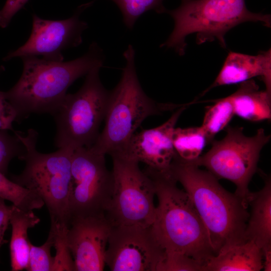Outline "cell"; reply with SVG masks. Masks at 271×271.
I'll return each mask as SVG.
<instances>
[{"label": "cell", "mask_w": 271, "mask_h": 271, "mask_svg": "<svg viewBox=\"0 0 271 271\" xmlns=\"http://www.w3.org/2000/svg\"><path fill=\"white\" fill-rule=\"evenodd\" d=\"M199 167L176 155L170 173L192 201L207 228L216 255L224 248L247 241L248 204L225 190L212 173Z\"/></svg>", "instance_id": "obj_1"}, {"label": "cell", "mask_w": 271, "mask_h": 271, "mask_svg": "<svg viewBox=\"0 0 271 271\" xmlns=\"http://www.w3.org/2000/svg\"><path fill=\"white\" fill-rule=\"evenodd\" d=\"M23 69L16 84L4 92L18 121L31 113L53 114L63 102L70 85L97 66L102 67L104 55L93 42L81 57L67 61H48L33 56L21 58Z\"/></svg>", "instance_id": "obj_2"}, {"label": "cell", "mask_w": 271, "mask_h": 271, "mask_svg": "<svg viewBox=\"0 0 271 271\" xmlns=\"http://www.w3.org/2000/svg\"><path fill=\"white\" fill-rule=\"evenodd\" d=\"M153 180L158 198L152 233L166 253L188 256L203 266L216 255L206 227L192 201L170 172L146 169Z\"/></svg>", "instance_id": "obj_3"}, {"label": "cell", "mask_w": 271, "mask_h": 271, "mask_svg": "<svg viewBox=\"0 0 271 271\" xmlns=\"http://www.w3.org/2000/svg\"><path fill=\"white\" fill-rule=\"evenodd\" d=\"M123 55L125 65L119 82L110 91L103 129L90 147L104 155L121 150L146 118L176 106L157 103L145 93L138 78L131 45Z\"/></svg>", "instance_id": "obj_4"}, {"label": "cell", "mask_w": 271, "mask_h": 271, "mask_svg": "<svg viewBox=\"0 0 271 271\" xmlns=\"http://www.w3.org/2000/svg\"><path fill=\"white\" fill-rule=\"evenodd\" d=\"M174 21L173 30L161 47L185 54L186 38L195 34L201 44L215 40L225 47V35L235 26L246 22H260L270 27V16L249 11L245 0H182L180 6L168 10Z\"/></svg>", "instance_id": "obj_5"}, {"label": "cell", "mask_w": 271, "mask_h": 271, "mask_svg": "<svg viewBox=\"0 0 271 271\" xmlns=\"http://www.w3.org/2000/svg\"><path fill=\"white\" fill-rule=\"evenodd\" d=\"M16 133L25 147V153L19 158L25 165L20 174L12 176V180L41 197L51 221L69 226V196L74 149L63 148L53 153H41L36 149V130L29 129L26 134Z\"/></svg>", "instance_id": "obj_6"}, {"label": "cell", "mask_w": 271, "mask_h": 271, "mask_svg": "<svg viewBox=\"0 0 271 271\" xmlns=\"http://www.w3.org/2000/svg\"><path fill=\"white\" fill-rule=\"evenodd\" d=\"M101 67L90 71L81 88L74 94H67L52 114L56 125L54 143L58 149L90 148L96 140L110 95L99 78Z\"/></svg>", "instance_id": "obj_7"}, {"label": "cell", "mask_w": 271, "mask_h": 271, "mask_svg": "<svg viewBox=\"0 0 271 271\" xmlns=\"http://www.w3.org/2000/svg\"><path fill=\"white\" fill-rule=\"evenodd\" d=\"M242 127H227L222 140H213L206 154L191 162L205 167L218 179L233 183L234 193L247 203L249 182L257 172L260 152L269 141L270 135L260 128L253 136L247 137Z\"/></svg>", "instance_id": "obj_8"}, {"label": "cell", "mask_w": 271, "mask_h": 271, "mask_svg": "<svg viewBox=\"0 0 271 271\" xmlns=\"http://www.w3.org/2000/svg\"><path fill=\"white\" fill-rule=\"evenodd\" d=\"M111 157L113 190L105 217L112 226L150 227L156 210L153 180L138 162Z\"/></svg>", "instance_id": "obj_9"}, {"label": "cell", "mask_w": 271, "mask_h": 271, "mask_svg": "<svg viewBox=\"0 0 271 271\" xmlns=\"http://www.w3.org/2000/svg\"><path fill=\"white\" fill-rule=\"evenodd\" d=\"M105 156L90 148L73 150L69 196V223L72 219L105 215L113 190L111 171Z\"/></svg>", "instance_id": "obj_10"}, {"label": "cell", "mask_w": 271, "mask_h": 271, "mask_svg": "<svg viewBox=\"0 0 271 271\" xmlns=\"http://www.w3.org/2000/svg\"><path fill=\"white\" fill-rule=\"evenodd\" d=\"M91 5L90 2L79 7L73 16L63 20H45L33 14L32 30L29 39L18 49L10 52L3 60L33 56L48 61H63L62 51L77 47L82 42V34L88 28V24L79 19V15Z\"/></svg>", "instance_id": "obj_11"}, {"label": "cell", "mask_w": 271, "mask_h": 271, "mask_svg": "<svg viewBox=\"0 0 271 271\" xmlns=\"http://www.w3.org/2000/svg\"><path fill=\"white\" fill-rule=\"evenodd\" d=\"M164 255L151 226H112L105 265L112 271H157Z\"/></svg>", "instance_id": "obj_12"}, {"label": "cell", "mask_w": 271, "mask_h": 271, "mask_svg": "<svg viewBox=\"0 0 271 271\" xmlns=\"http://www.w3.org/2000/svg\"><path fill=\"white\" fill-rule=\"evenodd\" d=\"M185 106H180L162 124L136 132L125 146L112 156L144 163L151 171L166 173L176 154L172 140L173 131Z\"/></svg>", "instance_id": "obj_13"}, {"label": "cell", "mask_w": 271, "mask_h": 271, "mask_svg": "<svg viewBox=\"0 0 271 271\" xmlns=\"http://www.w3.org/2000/svg\"><path fill=\"white\" fill-rule=\"evenodd\" d=\"M112 225L105 215L71 220L67 238L75 271H101Z\"/></svg>", "instance_id": "obj_14"}, {"label": "cell", "mask_w": 271, "mask_h": 271, "mask_svg": "<svg viewBox=\"0 0 271 271\" xmlns=\"http://www.w3.org/2000/svg\"><path fill=\"white\" fill-rule=\"evenodd\" d=\"M260 77L265 90L271 94V51L250 55L234 52L228 53L213 84L205 91L217 86L241 83Z\"/></svg>", "instance_id": "obj_15"}, {"label": "cell", "mask_w": 271, "mask_h": 271, "mask_svg": "<svg viewBox=\"0 0 271 271\" xmlns=\"http://www.w3.org/2000/svg\"><path fill=\"white\" fill-rule=\"evenodd\" d=\"M263 188L249 192L246 201L251 207L247 222L245 237L254 242L261 249L271 245V180L263 175Z\"/></svg>", "instance_id": "obj_16"}, {"label": "cell", "mask_w": 271, "mask_h": 271, "mask_svg": "<svg viewBox=\"0 0 271 271\" xmlns=\"http://www.w3.org/2000/svg\"><path fill=\"white\" fill-rule=\"evenodd\" d=\"M262 268L261 249L247 240L221 249L209 259L202 271H259Z\"/></svg>", "instance_id": "obj_17"}, {"label": "cell", "mask_w": 271, "mask_h": 271, "mask_svg": "<svg viewBox=\"0 0 271 271\" xmlns=\"http://www.w3.org/2000/svg\"><path fill=\"white\" fill-rule=\"evenodd\" d=\"M234 114L250 121L271 118V94L259 90L253 79L242 82L239 88L229 95Z\"/></svg>", "instance_id": "obj_18"}, {"label": "cell", "mask_w": 271, "mask_h": 271, "mask_svg": "<svg viewBox=\"0 0 271 271\" xmlns=\"http://www.w3.org/2000/svg\"><path fill=\"white\" fill-rule=\"evenodd\" d=\"M10 218L12 236L10 244L11 270L27 269L30 241L28 231L40 222L33 210H24L12 205Z\"/></svg>", "instance_id": "obj_19"}, {"label": "cell", "mask_w": 271, "mask_h": 271, "mask_svg": "<svg viewBox=\"0 0 271 271\" xmlns=\"http://www.w3.org/2000/svg\"><path fill=\"white\" fill-rule=\"evenodd\" d=\"M173 147L180 159L192 161L197 159L206 145L205 134L201 126L175 128L172 136Z\"/></svg>", "instance_id": "obj_20"}, {"label": "cell", "mask_w": 271, "mask_h": 271, "mask_svg": "<svg viewBox=\"0 0 271 271\" xmlns=\"http://www.w3.org/2000/svg\"><path fill=\"white\" fill-rule=\"evenodd\" d=\"M214 104L208 106L205 112L201 127L207 143H211L215 136L226 127L234 114L233 106L229 96L215 100Z\"/></svg>", "instance_id": "obj_21"}, {"label": "cell", "mask_w": 271, "mask_h": 271, "mask_svg": "<svg viewBox=\"0 0 271 271\" xmlns=\"http://www.w3.org/2000/svg\"><path fill=\"white\" fill-rule=\"evenodd\" d=\"M0 172V198L11 202L24 210L40 209L44 203L35 192L24 187L7 178Z\"/></svg>", "instance_id": "obj_22"}, {"label": "cell", "mask_w": 271, "mask_h": 271, "mask_svg": "<svg viewBox=\"0 0 271 271\" xmlns=\"http://www.w3.org/2000/svg\"><path fill=\"white\" fill-rule=\"evenodd\" d=\"M68 227L65 223L51 221L50 228L54 234L53 246L56 250L52 271H75L74 260L67 242Z\"/></svg>", "instance_id": "obj_23"}, {"label": "cell", "mask_w": 271, "mask_h": 271, "mask_svg": "<svg viewBox=\"0 0 271 271\" xmlns=\"http://www.w3.org/2000/svg\"><path fill=\"white\" fill-rule=\"evenodd\" d=\"M120 10L123 22L129 29H132L137 20L144 13L154 10L158 14L166 13L164 0H111Z\"/></svg>", "instance_id": "obj_24"}, {"label": "cell", "mask_w": 271, "mask_h": 271, "mask_svg": "<svg viewBox=\"0 0 271 271\" xmlns=\"http://www.w3.org/2000/svg\"><path fill=\"white\" fill-rule=\"evenodd\" d=\"M54 234L50 228L48 238L41 246L34 245L30 242L29 254L28 271H52L54 257L51 255V250L53 246Z\"/></svg>", "instance_id": "obj_25"}, {"label": "cell", "mask_w": 271, "mask_h": 271, "mask_svg": "<svg viewBox=\"0 0 271 271\" xmlns=\"http://www.w3.org/2000/svg\"><path fill=\"white\" fill-rule=\"evenodd\" d=\"M8 130H0V172L6 174L11 161L20 157L25 152V147L16 131L10 134Z\"/></svg>", "instance_id": "obj_26"}, {"label": "cell", "mask_w": 271, "mask_h": 271, "mask_svg": "<svg viewBox=\"0 0 271 271\" xmlns=\"http://www.w3.org/2000/svg\"><path fill=\"white\" fill-rule=\"evenodd\" d=\"M157 271H202V265L188 256L165 252Z\"/></svg>", "instance_id": "obj_27"}, {"label": "cell", "mask_w": 271, "mask_h": 271, "mask_svg": "<svg viewBox=\"0 0 271 271\" xmlns=\"http://www.w3.org/2000/svg\"><path fill=\"white\" fill-rule=\"evenodd\" d=\"M5 70L3 66H0V73ZM17 120V114L9 101L6 99L4 92L0 91V130L14 131L13 123Z\"/></svg>", "instance_id": "obj_28"}, {"label": "cell", "mask_w": 271, "mask_h": 271, "mask_svg": "<svg viewBox=\"0 0 271 271\" xmlns=\"http://www.w3.org/2000/svg\"><path fill=\"white\" fill-rule=\"evenodd\" d=\"M29 0H7L0 10V27L6 28L15 15L19 12Z\"/></svg>", "instance_id": "obj_29"}, {"label": "cell", "mask_w": 271, "mask_h": 271, "mask_svg": "<svg viewBox=\"0 0 271 271\" xmlns=\"http://www.w3.org/2000/svg\"><path fill=\"white\" fill-rule=\"evenodd\" d=\"M12 207V205H7L5 200L0 198V249L4 243L7 242V240L4 239V236L10 223Z\"/></svg>", "instance_id": "obj_30"}, {"label": "cell", "mask_w": 271, "mask_h": 271, "mask_svg": "<svg viewBox=\"0 0 271 271\" xmlns=\"http://www.w3.org/2000/svg\"><path fill=\"white\" fill-rule=\"evenodd\" d=\"M263 268L265 271L271 270V245L261 249Z\"/></svg>", "instance_id": "obj_31"}]
</instances>
